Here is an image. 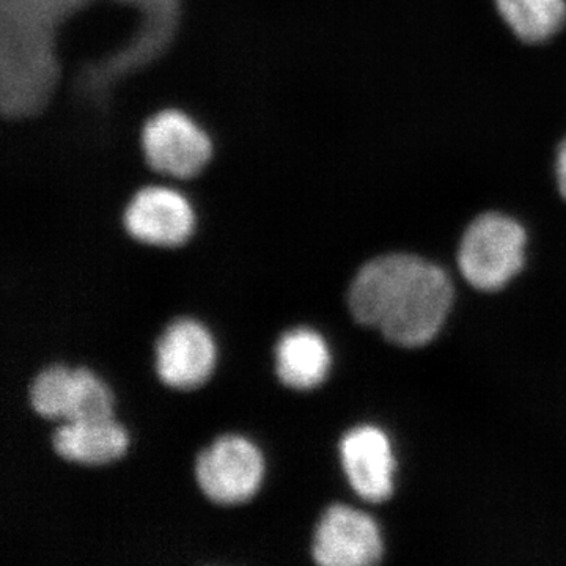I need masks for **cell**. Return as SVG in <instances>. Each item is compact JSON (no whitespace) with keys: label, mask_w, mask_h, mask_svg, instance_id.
Here are the masks:
<instances>
[{"label":"cell","mask_w":566,"mask_h":566,"mask_svg":"<svg viewBox=\"0 0 566 566\" xmlns=\"http://www.w3.org/2000/svg\"><path fill=\"white\" fill-rule=\"evenodd\" d=\"M449 275L412 255H386L365 264L349 290L357 323L376 327L406 348L427 345L444 324L452 305Z\"/></svg>","instance_id":"1"},{"label":"cell","mask_w":566,"mask_h":566,"mask_svg":"<svg viewBox=\"0 0 566 566\" xmlns=\"http://www.w3.org/2000/svg\"><path fill=\"white\" fill-rule=\"evenodd\" d=\"M84 0H36L35 3H21L10 6L11 11L32 9L39 11L33 17V22L22 28L11 29L10 33V61H3V65H11L10 73L3 74V103L9 109L20 114H32L39 111L54 85V61L51 57L50 31L62 11L76 9ZM144 3L148 10L155 11L164 24L172 28L175 13H177L178 0H132ZM18 11L17 14L29 13Z\"/></svg>","instance_id":"2"},{"label":"cell","mask_w":566,"mask_h":566,"mask_svg":"<svg viewBox=\"0 0 566 566\" xmlns=\"http://www.w3.org/2000/svg\"><path fill=\"white\" fill-rule=\"evenodd\" d=\"M526 232L512 218L497 212L480 216L461 241L458 263L465 281L494 292L512 281L524 263Z\"/></svg>","instance_id":"3"},{"label":"cell","mask_w":566,"mask_h":566,"mask_svg":"<svg viewBox=\"0 0 566 566\" xmlns=\"http://www.w3.org/2000/svg\"><path fill=\"white\" fill-rule=\"evenodd\" d=\"M262 453L245 438L226 434L216 439L196 461V480L202 493L219 505L249 501L262 483Z\"/></svg>","instance_id":"4"},{"label":"cell","mask_w":566,"mask_h":566,"mask_svg":"<svg viewBox=\"0 0 566 566\" xmlns=\"http://www.w3.org/2000/svg\"><path fill=\"white\" fill-rule=\"evenodd\" d=\"M142 147L153 169L175 178L196 177L212 156L208 134L178 111H164L151 117L142 133Z\"/></svg>","instance_id":"5"},{"label":"cell","mask_w":566,"mask_h":566,"mask_svg":"<svg viewBox=\"0 0 566 566\" xmlns=\"http://www.w3.org/2000/svg\"><path fill=\"white\" fill-rule=\"evenodd\" d=\"M312 556L324 566L374 565L382 556L381 534L359 510L333 505L316 526Z\"/></svg>","instance_id":"6"},{"label":"cell","mask_w":566,"mask_h":566,"mask_svg":"<svg viewBox=\"0 0 566 566\" xmlns=\"http://www.w3.org/2000/svg\"><path fill=\"white\" fill-rule=\"evenodd\" d=\"M214 360V342L196 319H175L156 344V374L174 389L189 390L203 385Z\"/></svg>","instance_id":"7"},{"label":"cell","mask_w":566,"mask_h":566,"mask_svg":"<svg viewBox=\"0 0 566 566\" xmlns=\"http://www.w3.org/2000/svg\"><path fill=\"white\" fill-rule=\"evenodd\" d=\"M125 229L140 243L175 248L191 237V203L174 189H142L126 208Z\"/></svg>","instance_id":"8"},{"label":"cell","mask_w":566,"mask_h":566,"mask_svg":"<svg viewBox=\"0 0 566 566\" xmlns=\"http://www.w3.org/2000/svg\"><path fill=\"white\" fill-rule=\"evenodd\" d=\"M342 464L360 497L382 502L394 491L395 461L389 439L379 428L357 427L340 442Z\"/></svg>","instance_id":"9"},{"label":"cell","mask_w":566,"mask_h":566,"mask_svg":"<svg viewBox=\"0 0 566 566\" xmlns=\"http://www.w3.org/2000/svg\"><path fill=\"white\" fill-rule=\"evenodd\" d=\"M52 449L63 460L102 465L120 458L128 447V434L114 417L65 422L52 433Z\"/></svg>","instance_id":"10"},{"label":"cell","mask_w":566,"mask_h":566,"mask_svg":"<svg viewBox=\"0 0 566 566\" xmlns=\"http://www.w3.org/2000/svg\"><path fill=\"white\" fill-rule=\"evenodd\" d=\"M329 365V348L315 331L297 327L279 338L275 374L282 385L297 390L314 389L326 378Z\"/></svg>","instance_id":"11"},{"label":"cell","mask_w":566,"mask_h":566,"mask_svg":"<svg viewBox=\"0 0 566 566\" xmlns=\"http://www.w3.org/2000/svg\"><path fill=\"white\" fill-rule=\"evenodd\" d=\"M512 31L527 43L551 39L564 28L565 0H495Z\"/></svg>","instance_id":"12"},{"label":"cell","mask_w":566,"mask_h":566,"mask_svg":"<svg viewBox=\"0 0 566 566\" xmlns=\"http://www.w3.org/2000/svg\"><path fill=\"white\" fill-rule=\"evenodd\" d=\"M112 411L114 398L104 382L99 381L98 376L93 375L87 368H74L65 422L107 419L112 417Z\"/></svg>","instance_id":"13"},{"label":"cell","mask_w":566,"mask_h":566,"mask_svg":"<svg viewBox=\"0 0 566 566\" xmlns=\"http://www.w3.org/2000/svg\"><path fill=\"white\" fill-rule=\"evenodd\" d=\"M73 370L63 365H51L33 378L29 401L33 411L44 419L65 420L69 409Z\"/></svg>","instance_id":"14"},{"label":"cell","mask_w":566,"mask_h":566,"mask_svg":"<svg viewBox=\"0 0 566 566\" xmlns=\"http://www.w3.org/2000/svg\"><path fill=\"white\" fill-rule=\"evenodd\" d=\"M557 181L562 196L566 199V139L562 142L557 155Z\"/></svg>","instance_id":"15"}]
</instances>
